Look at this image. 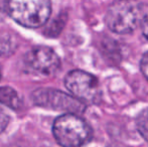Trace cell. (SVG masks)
I'll list each match as a JSON object with an SVG mask.
<instances>
[{
    "label": "cell",
    "mask_w": 148,
    "mask_h": 147,
    "mask_svg": "<svg viewBox=\"0 0 148 147\" xmlns=\"http://www.w3.org/2000/svg\"><path fill=\"white\" fill-rule=\"evenodd\" d=\"M53 133L62 147H82L92 138L89 124L77 114L66 113L53 122Z\"/></svg>",
    "instance_id": "obj_1"
},
{
    "label": "cell",
    "mask_w": 148,
    "mask_h": 147,
    "mask_svg": "<svg viewBox=\"0 0 148 147\" xmlns=\"http://www.w3.org/2000/svg\"><path fill=\"white\" fill-rule=\"evenodd\" d=\"M6 10L18 24L36 28L49 20L51 3V0H6Z\"/></svg>",
    "instance_id": "obj_2"
},
{
    "label": "cell",
    "mask_w": 148,
    "mask_h": 147,
    "mask_svg": "<svg viewBox=\"0 0 148 147\" xmlns=\"http://www.w3.org/2000/svg\"><path fill=\"white\" fill-rule=\"evenodd\" d=\"M31 99L34 105L51 110L73 114H80L86 110L84 102L56 89H36L31 93Z\"/></svg>",
    "instance_id": "obj_3"
},
{
    "label": "cell",
    "mask_w": 148,
    "mask_h": 147,
    "mask_svg": "<svg viewBox=\"0 0 148 147\" xmlns=\"http://www.w3.org/2000/svg\"><path fill=\"white\" fill-rule=\"evenodd\" d=\"M105 21L110 30L116 34H130L141 21L138 6L130 1L120 0L108 9Z\"/></svg>",
    "instance_id": "obj_4"
},
{
    "label": "cell",
    "mask_w": 148,
    "mask_h": 147,
    "mask_svg": "<svg viewBox=\"0 0 148 147\" xmlns=\"http://www.w3.org/2000/svg\"><path fill=\"white\" fill-rule=\"evenodd\" d=\"M66 88L71 94L84 103H99L102 92L97 78L81 70H74L64 78Z\"/></svg>",
    "instance_id": "obj_5"
},
{
    "label": "cell",
    "mask_w": 148,
    "mask_h": 147,
    "mask_svg": "<svg viewBox=\"0 0 148 147\" xmlns=\"http://www.w3.org/2000/svg\"><path fill=\"white\" fill-rule=\"evenodd\" d=\"M24 64L33 73L40 76L55 75L60 68V59L51 49L36 46L24 57Z\"/></svg>",
    "instance_id": "obj_6"
},
{
    "label": "cell",
    "mask_w": 148,
    "mask_h": 147,
    "mask_svg": "<svg viewBox=\"0 0 148 147\" xmlns=\"http://www.w3.org/2000/svg\"><path fill=\"white\" fill-rule=\"evenodd\" d=\"M0 103L11 109H18L20 99L17 92L10 87H0Z\"/></svg>",
    "instance_id": "obj_7"
},
{
    "label": "cell",
    "mask_w": 148,
    "mask_h": 147,
    "mask_svg": "<svg viewBox=\"0 0 148 147\" xmlns=\"http://www.w3.org/2000/svg\"><path fill=\"white\" fill-rule=\"evenodd\" d=\"M137 129L143 138L148 141V109H145L138 115L136 120Z\"/></svg>",
    "instance_id": "obj_8"
},
{
    "label": "cell",
    "mask_w": 148,
    "mask_h": 147,
    "mask_svg": "<svg viewBox=\"0 0 148 147\" xmlns=\"http://www.w3.org/2000/svg\"><path fill=\"white\" fill-rule=\"evenodd\" d=\"M9 121H10V118L7 115V113L3 109L0 108V133H2L7 128Z\"/></svg>",
    "instance_id": "obj_9"
},
{
    "label": "cell",
    "mask_w": 148,
    "mask_h": 147,
    "mask_svg": "<svg viewBox=\"0 0 148 147\" xmlns=\"http://www.w3.org/2000/svg\"><path fill=\"white\" fill-rule=\"evenodd\" d=\"M140 69H141V72H142L143 76L148 80V51L143 55L142 59H141Z\"/></svg>",
    "instance_id": "obj_10"
},
{
    "label": "cell",
    "mask_w": 148,
    "mask_h": 147,
    "mask_svg": "<svg viewBox=\"0 0 148 147\" xmlns=\"http://www.w3.org/2000/svg\"><path fill=\"white\" fill-rule=\"evenodd\" d=\"M140 26H141V29H142L143 36L148 39V12L143 15V17H141Z\"/></svg>",
    "instance_id": "obj_11"
},
{
    "label": "cell",
    "mask_w": 148,
    "mask_h": 147,
    "mask_svg": "<svg viewBox=\"0 0 148 147\" xmlns=\"http://www.w3.org/2000/svg\"><path fill=\"white\" fill-rule=\"evenodd\" d=\"M0 79H1V71H0Z\"/></svg>",
    "instance_id": "obj_12"
},
{
    "label": "cell",
    "mask_w": 148,
    "mask_h": 147,
    "mask_svg": "<svg viewBox=\"0 0 148 147\" xmlns=\"http://www.w3.org/2000/svg\"><path fill=\"white\" fill-rule=\"evenodd\" d=\"M126 1H131V0H126Z\"/></svg>",
    "instance_id": "obj_13"
}]
</instances>
